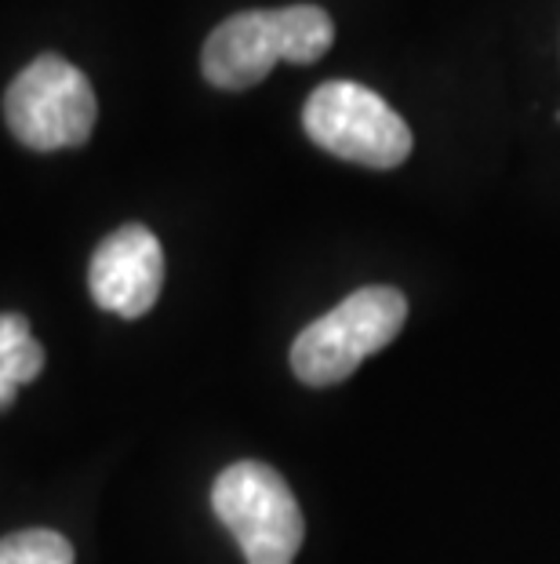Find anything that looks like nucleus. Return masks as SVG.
<instances>
[{
  "label": "nucleus",
  "mask_w": 560,
  "mask_h": 564,
  "mask_svg": "<svg viewBox=\"0 0 560 564\" xmlns=\"http://www.w3.org/2000/svg\"><path fill=\"white\" fill-rule=\"evenodd\" d=\"M336 44V22L317 4L241 11L211 30L200 52L205 80L222 91H248L277 63L309 66Z\"/></svg>",
  "instance_id": "nucleus-1"
},
{
  "label": "nucleus",
  "mask_w": 560,
  "mask_h": 564,
  "mask_svg": "<svg viewBox=\"0 0 560 564\" xmlns=\"http://www.w3.org/2000/svg\"><path fill=\"white\" fill-rule=\"evenodd\" d=\"M408 299L389 284H367L345 295L336 310L306 324L292 343V371L306 387H336L350 379L367 357L400 335Z\"/></svg>",
  "instance_id": "nucleus-2"
},
{
  "label": "nucleus",
  "mask_w": 560,
  "mask_h": 564,
  "mask_svg": "<svg viewBox=\"0 0 560 564\" xmlns=\"http://www.w3.org/2000/svg\"><path fill=\"white\" fill-rule=\"evenodd\" d=\"M303 128L314 147L350 164L397 167L411 158L415 135L393 106L356 80H328L303 106Z\"/></svg>",
  "instance_id": "nucleus-3"
},
{
  "label": "nucleus",
  "mask_w": 560,
  "mask_h": 564,
  "mask_svg": "<svg viewBox=\"0 0 560 564\" xmlns=\"http://www.w3.org/2000/svg\"><path fill=\"white\" fill-rule=\"evenodd\" d=\"M211 510L244 550L248 564H292L303 550V510L288 481L266 463L226 466L211 488Z\"/></svg>",
  "instance_id": "nucleus-4"
},
{
  "label": "nucleus",
  "mask_w": 560,
  "mask_h": 564,
  "mask_svg": "<svg viewBox=\"0 0 560 564\" xmlns=\"http://www.w3.org/2000/svg\"><path fill=\"white\" fill-rule=\"evenodd\" d=\"M95 91L69 58L47 52L8 84L4 121L22 147L37 153L77 150L95 131Z\"/></svg>",
  "instance_id": "nucleus-5"
},
{
  "label": "nucleus",
  "mask_w": 560,
  "mask_h": 564,
  "mask_svg": "<svg viewBox=\"0 0 560 564\" xmlns=\"http://www.w3.org/2000/svg\"><path fill=\"white\" fill-rule=\"evenodd\" d=\"M91 299L106 314L135 321L150 314L164 288V248L142 223H128L95 248L88 267Z\"/></svg>",
  "instance_id": "nucleus-6"
},
{
  "label": "nucleus",
  "mask_w": 560,
  "mask_h": 564,
  "mask_svg": "<svg viewBox=\"0 0 560 564\" xmlns=\"http://www.w3.org/2000/svg\"><path fill=\"white\" fill-rule=\"evenodd\" d=\"M0 564H74V546L52 528H30L0 539Z\"/></svg>",
  "instance_id": "nucleus-7"
},
{
  "label": "nucleus",
  "mask_w": 560,
  "mask_h": 564,
  "mask_svg": "<svg viewBox=\"0 0 560 564\" xmlns=\"http://www.w3.org/2000/svg\"><path fill=\"white\" fill-rule=\"evenodd\" d=\"M33 350H41V343L33 339L30 321L22 314H0V361H15Z\"/></svg>",
  "instance_id": "nucleus-8"
},
{
  "label": "nucleus",
  "mask_w": 560,
  "mask_h": 564,
  "mask_svg": "<svg viewBox=\"0 0 560 564\" xmlns=\"http://www.w3.org/2000/svg\"><path fill=\"white\" fill-rule=\"evenodd\" d=\"M15 398H19V382L0 368V412H8V408L15 404Z\"/></svg>",
  "instance_id": "nucleus-9"
}]
</instances>
